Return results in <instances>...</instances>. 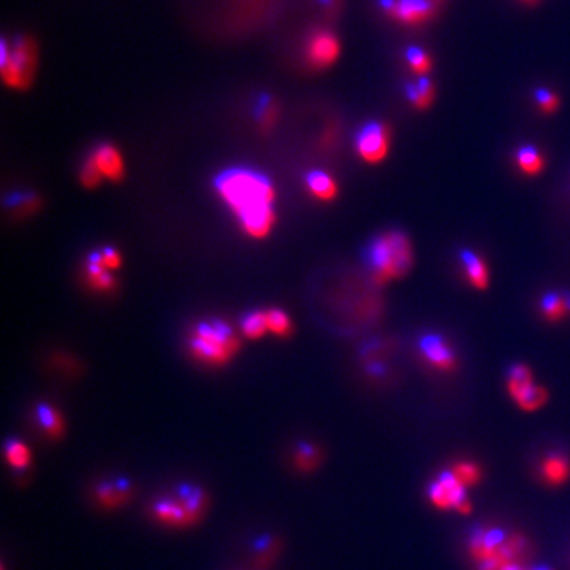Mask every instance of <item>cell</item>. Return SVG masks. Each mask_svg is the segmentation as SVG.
<instances>
[{
	"instance_id": "1",
	"label": "cell",
	"mask_w": 570,
	"mask_h": 570,
	"mask_svg": "<svg viewBox=\"0 0 570 570\" xmlns=\"http://www.w3.org/2000/svg\"><path fill=\"white\" fill-rule=\"evenodd\" d=\"M214 185L248 235L258 240L269 235L276 222V190L268 177L248 168H231L221 173Z\"/></svg>"
},
{
	"instance_id": "2",
	"label": "cell",
	"mask_w": 570,
	"mask_h": 570,
	"mask_svg": "<svg viewBox=\"0 0 570 570\" xmlns=\"http://www.w3.org/2000/svg\"><path fill=\"white\" fill-rule=\"evenodd\" d=\"M529 544L521 534L498 526H480L469 536V553L477 570H528Z\"/></svg>"
},
{
	"instance_id": "3",
	"label": "cell",
	"mask_w": 570,
	"mask_h": 570,
	"mask_svg": "<svg viewBox=\"0 0 570 570\" xmlns=\"http://www.w3.org/2000/svg\"><path fill=\"white\" fill-rule=\"evenodd\" d=\"M208 509V494L204 486L194 482H181L162 496L154 499L151 517L162 526L185 529L197 525Z\"/></svg>"
},
{
	"instance_id": "4",
	"label": "cell",
	"mask_w": 570,
	"mask_h": 570,
	"mask_svg": "<svg viewBox=\"0 0 570 570\" xmlns=\"http://www.w3.org/2000/svg\"><path fill=\"white\" fill-rule=\"evenodd\" d=\"M367 265L379 284L401 279L412 268V244L403 231H387L369 244Z\"/></svg>"
},
{
	"instance_id": "5",
	"label": "cell",
	"mask_w": 570,
	"mask_h": 570,
	"mask_svg": "<svg viewBox=\"0 0 570 570\" xmlns=\"http://www.w3.org/2000/svg\"><path fill=\"white\" fill-rule=\"evenodd\" d=\"M238 350V338L222 321H204L194 328L190 336V352L206 365H227Z\"/></svg>"
},
{
	"instance_id": "6",
	"label": "cell",
	"mask_w": 570,
	"mask_h": 570,
	"mask_svg": "<svg viewBox=\"0 0 570 570\" xmlns=\"http://www.w3.org/2000/svg\"><path fill=\"white\" fill-rule=\"evenodd\" d=\"M37 68V51L32 40L18 37L8 45L2 40V77L14 89H26Z\"/></svg>"
},
{
	"instance_id": "7",
	"label": "cell",
	"mask_w": 570,
	"mask_h": 570,
	"mask_svg": "<svg viewBox=\"0 0 570 570\" xmlns=\"http://www.w3.org/2000/svg\"><path fill=\"white\" fill-rule=\"evenodd\" d=\"M467 486L453 474L452 469H446L434 477L428 485V499L436 509L444 511H458L461 515H469L472 511L471 499L467 496Z\"/></svg>"
},
{
	"instance_id": "8",
	"label": "cell",
	"mask_w": 570,
	"mask_h": 570,
	"mask_svg": "<svg viewBox=\"0 0 570 570\" xmlns=\"http://www.w3.org/2000/svg\"><path fill=\"white\" fill-rule=\"evenodd\" d=\"M507 392L511 401L525 412H536L548 401V392L534 382L529 367L517 363L507 373Z\"/></svg>"
},
{
	"instance_id": "9",
	"label": "cell",
	"mask_w": 570,
	"mask_h": 570,
	"mask_svg": "<svg viewBox=\"0 0 570 570\" xmlns=\"http://www.w3.org/2000/svg\"><path fill=\"white\" fill-rule=\"evenodd\" d=\"M444 0H379L382 12L403 26H423L433 20Z\"/></svg>"
},
{
	"instance_id": "10",
	"label": "cell",
	"mask_w": 570,
	"mask_h": 570,
	"mask_svg": "<svg viewBox=\"0 0 570 570\" xmlns=\"http://www.w3.org/2000/svg\"><path fill=\"white\" fill-rule=\"evenodd\" d=\"M390 127L379 121H371L361 127L355 140V149L367 164H379L390 151Z\"/></svg>"
},
{
	"instance_id": "11",
	"label": "cell",
	"mask_w": 570,
	"mask_h": 570,
	"mask_svg": "<svg viewBox=\"0 0 570 570\" xmlns=\"http://www.w3.org/2000/svg\"><path fill=\"white\" fill-rule=\"evenodd\" d=\"M341 56V41L330 31L312 33L306 45V59L314 68H328Z\"/></svg>"
},
{
	"instance_id": "12",
	"label": "cell",
	"mask_w": 570,
	"mask_h": 570,
	"mask_svg": "<svg viewBox=\"0 0 570 570\" xmlns=\"http://www.w3.org/2000/svg\"><path fill=\"white\" fill-rule=\"evenodd\" d=\"M94 498L105 509H119L131 501L133 494L131 480L124 475H113L108 479L100 480L94 486Z\"/></svg>"
},
{
	"instance_id": "13",
	"label": "cell",
	"mask_w": 570,
	"mask_h": 570,
	"mask_svg": "<svg viewBox=\"0 0 570 570\" xmlns=\"http://www.w3.org/2000/svg\"><path fill=\"white\" fill-rule=\"evenodd\" d=\"M420 352L430 365L439 371H452L457 366V358L446 339L439 335H426L420 339Z\"/></svg>"
},
{
	"instance_id": "14",
	"label": "cell",
	"mask_w": 570,
	"mask_h": 570,
	"mask_svg": "<svg viewBox=\"0 0 570 570\" xmlns=\"http://www.w3.org/2000/svg\"><path fill=\"white\" fill-rule=\"evenodd\" d=\"M540 477L547 485L563 486L570 480V458L561 452H551L545 455L538 466Z\"/></svg>"
},
{
	"instance_id": "15",
	"label": "cell",
	"mask_w": 570,
	"mask_h": 570,
	"mask_svg": "<svg viewBox=\"0 0 570 570\" xmlns=\"http://www.w3.org/2000/svg\"><path fill=\"white\" fill-rule=\"evenodd\" d=\"M91 156L99 167L102 176L108 177L110 181H119L124 177V160L114 146L100 145Z\"/></svg>"
},
{
	"instance_id": "16",
	"label": "cell",
	"mask_w": 570,
	"mask_h": 570,
	"mask_svg": "<svg viewBox=\"0 0 570 570\" xmlns=\"http://www.w3.org/2000/svg\"><path fill=\"white\" fill-rule=\"evenodd\" d=\"M4 455H5L8 467L16 475H23L29 471L31 463H32V453L23 440L18 439V438H10V439L5 440Z\"/></svg>"
},
{
	"instance_id": "17",
	"label": "cell",
	"mask_w": 570,
	"mask_h": 570,
	"mask_svg": "<svg viewBox=\"0 0 570 570\" xmlns=\"http://www.w3.org/2000/svg\"><path fill=\"white\" fill-rule=\"evenodd\" d=\"M461 262H463L467 281L471 282L472 287L477 290H485L490 284V271L486 268L484 258L477 256L475 252L466 249L461 252Z\"/></svg>"
},
{
	"instance_id": "18",
	"label": "cell",
	"mask_w": 570,
	"mask_h": 570,
	"mask_svg": "<svg viewBox=\"0 0 570 570\" xmlns=\"http://www.w3.org/2000/svg\"><path fill=\"white\" fill-rule=\"evenodd\" d=\"M434 94H436V87H434L433 79L430 77H417L413 83L406 86L407 100L417 110H426L433 105Z\"/></svg>"
},
{
	"instance_id": "19",
	"label": "cell",
	"mask_w": 570,
	"mask_h": 570,
	"mask_svg": "<svg viewBox=\"0 0 570 570\" xmlns=\"http://www.w3.org/2000/svg\"><path fill=\"white\" fill-rule=\"evenodd\" d=\"M35 419L40 430L51 439H58L64 434V420L60 413L50 404H39L35 407Z\"/></svg>"
},
{
	"instance_id": "20",
	"label": "cell",
	"mask_w": 570,
	"mask_h": 570,
	"mask_svg": "<svg viewBox=\"0 0 570 570\" xmlns=\"http://www.w3.org/2000/svg\"><path fill=\"white\" fill-rule=\"evenodd\" d=\"M306 184L315 197L321 198L323 202H330L338 195L335 179L323 171H311L306 176Z\"/></svg>"
},
{
	"instance_id": "21",
	"label": "cell",
	"mask_w": 570,
	"mask_h": 570,
	"mask_svg": "<svg viewBox=\"0 0 570 570\" xmlns=\"http://www.w3.org/2000/svg\"><path fill=\"white\" fill-rule=\"evenodd\" d=\"M87 275L92 287L99 290H112L114 285L112 276L106 273L102 252H92L87 262Z\"/></svg>"
},
{
	"instance_id": "22",
	"label": "cell",
	"mask_w": 570,
	"mask_h": 570,
	"mask_svg": "<svg viewBox=\"0 0 570 570\" xmlns=\"http://www.w3.org/2000/svg\"><path fill=\"white\" fill-rule=\"evenodd\" d=\"M517 165L528 176H536L544 170V158L534 146H521L517 151Z\"/></svg>"
},
{
	"instance_id": "23",
	"label": "cell",
	"mask_w": 570,
	"mask_h": 570,
	"mask_svg": "<svg viewBox=\"0 0 570 570\" xmlns=\"http://www.w3.org/2000/svg\"><path fill=\"white\" fill-rule=\"evenodd\" d=\"M321 461L319 448L311 442H298L294 452V463L302 472L314 471Z\"/></svg>"
},
{
	"instance_id": "24",
	"label": "cell",
	"mask_w": 570,
	"mask_h": 570,
	"mask_svg": "<svg viewBox=\"0 0 570 570\" xmlns=\"http://www.w3.org/2000/svg\"><path fill=\"white\" fill-rule=\"evenodd\" d=\"M406 60L411 70L417 77H428L431 68H433V59L431 56L426 53L423 48L420 46H409L406 50Z\"/></svg>"
},
{
	"instance_id": "25",
	"label": "cell",
	"mask_w": 570,
	"mask_h": 570,
	"mask_svg": "<svg viewBox=\"0 0 570 570\" xmlns=\"http://www.w3.org/2000/svg\"><path fill=\"white\" fill-rule=\"evenodd\" d=\"M542 312L547 321H557L564 319V315L569 312L567 306V296L557 295L555 292H550L542 298Z\"/></svg>"
},
{
	"instance_id": "26",
	"label": "cell",
	"mask_w": 570,
	"mask_h": 570,
	"mask_svg": "<svg viewBox=\"0 0 570 570\" xmlns=\"http://www.w3.org/2000/svg\"><path fill=\"white\" fill-rule=\"evenodd\" d=\"M244 335L249 339H258L262 338L268 330V321H267V312L263 311H254L250 314L246 315L241 323Z\"/></svg>"
},
{
	"instance_id": "27",
	"label": "cell",
	"mask_w": 570,
	"mask_h": 570,
	"mask_svg": "<svg viewBox=\"0 0 570 570\" xmlns=\"http://www.w3.org/2000/svg\"><path fill=\"white\" fill-rule=\"evenodd\" d=\"M450 469H452L453 474L461 480V484L467 486V488L477 485L480 480H482V469H480V466L475 465L474 461H465V459H461L458 463H455Z\"/></svg>"
},
{
	"instance_id": "28",
	"label": "cell",
	"mask_w": 570,
	"mask_h": 570,
	"mask_svg": "<svg viewBox=\"0 0 570 570\" xmlns=\"http://www.w3.org/2000/svg\"><path fill=\"white\" fill-rule=\"evenodd\" d=\"M267 321H268V330L271 333L277 336H289L292 333L289 315L279 309L267 311Z\"/></svg>"
},
{
	"instance_id": "29",
	"label": "cell",
	"mask_w": 570,
	"mask_h": 570,
	"mask_svg": "<svg viewBox=\"0 0 570 570\" xmlns=\"http://www.w3.org/2000/svg\"><path fill=\"white\" fill-rule=\"evenodd\" d=\"M252 550L256 553L257 561L267 563L269 557L275 556L276 550H277V540L269 534H263L254 540Z\"/></svg>"
},
{
	"instance_id": "30",
	"label": "cell",
	"mask_w": 570,
	"mask_h": 570,
	"mask_svg": "<svg viewBox=\"0 0 570 570\" xmlns=\"http://www.w3.org/2000/svg\"><path fill=\"white\" fill-rule=\"evenodd\" d=\"M534 99L545 114H553L559 108V97L547 87H538L534 92Z\"/></svg>"
},
{
	"instance_id": "31",
	"label": "cell",
	"mask_w": 570,
	"mask_h": 570,
	"mask_svg": "<svg viewBox=\"0 0 570 570\" xmlns=\"http://www.w3.org/2000/svg\"><path fill=\"white\" fill-rule=\"evenodd\" d=\"M79 176H81V183L85 184V187H87V189L99 185L102 173H100L99 167H97L92 156H89L85 164H83Z\"/></svg>"
},
{
	"instance_id": "32",
	"label": "cell",
	"mask_w": 570,
	"mask_h": 570,
	"mask_svg": "<svg viewBox=\"0 0 570 570\" xmlns=\"http://www.w3.org/2000/svg\"><path fill=\"white\" fill-rule=\"evenodd\" d=\"M102 257H104L106 269H116L121 267V256H119L118 250L106 248V249L102 250Z\"/></svg>"
},
{
	"instance_id": "33",
	"label": "cell",
	"mask_w": 570,
	"mask_h": 570,
	"mask_svg": "<svg viewBox=\"0 0 570 570\" xmlns=\"http://www.w3.org/2000/svg\"><path fill=\"white\" fill-rule=\"evenodd\" d=\"M520 2H521V4H525L528 7H534V5H538L540 0H520Z\"/></svg>"
},
{
	"instance_id": "34",
	"label": "cell",
	"mask_w": 570,
	"mask_h": 570,
	"mask_svg": "<svg viewBox=\"0 0 570 570\" xmlns=\"http://www.w3.org/2000/svg\"><path fill=\"white\" fill-rule=\"evenodd\" d=\"M321 4H323V5H325V7L327 8H333L335 7V4L336 2H338V0H321Z\"/></svg>"
},
{
	"instance_id": "35",
	"label": "cell",
	"mask_w": 570,
	"mask_h": 570,
	"mask_svg": "<svg viewBox=\"0 0 570 570\" xmlns=\"http://www.w3.org/2000/svg\"><path fill=\"white\" fill-rule=\"evenodd\" d=\"M528 570H553L551 567H547V565H538V567H532V569Z\"/></svg>"
}]
</instances>
